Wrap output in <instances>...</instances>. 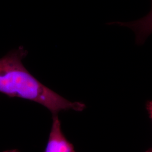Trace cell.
Segmentation results:
<instances>
[{"mask_svg": "<svg viewBox=\"0 0 152 152\" xmlns=\"http://www.w3.org/2000/svg\"><path fill=\"white\" fill-rule=\"evenodd\" d=\"M27 54V50L21 46L0 58L1 94L39 104L48 109L53 116L62 111L82 112L86 108L85 104L66 99L33 76L23 63Z\"/></svg>", "mask_w": 152, "mask_h": 152, "instance_id": "obj_1", "label": "cell"}, {"mask_svg": "<svg viewBox=\"0 0 152 152\" xmlns=\"http://www.w3.org/2000/svg\"><path fill=\"white\" fill-rule=\"evenodd\" d=\"M145 152H152V148H149L148 149L147 151H146Z\"/></svg>", "mask_w": 152, "mask_h": 152, "instance_id": "obj_4", "label": "cell"}, {"mask_svg": "<svg viewBox=\"0 0 152 152\" xmlns=\"http://www.w3.org/2000/svg\"><path fill=\"white\" fill-rule=\"evenodd\" d=\"M73 145L68 141L61 130L58 115L53 116V122L45 152H73Z\"/></svg>", "mask_w": 152, "mask_h": 152, "instance_id": "obj_2", "label": "cell"}, {"mask_svg": "<svg viewBox=\"0 0 152 152\" xmlns=\"http://www.w3.org/2000/svg\"><path fill=\"white\" fill-rule=\"evenodd\" d=\"M20 152L19 150L16 149H9V150H7L5 151L4 152Z\"/></svg>", "mask_w": 152, "mask_h": 152, "instance_id": "obj_3", "label": "cell"}, {"mask_svg": "<svg viewBox=\"0 0 152 152\" xmlns=\"http://www.w3.org/2000/svg\"><path fill=\"white\" fill-rule=\"evenodd\" d=\"M73 152H76V151H73Z\"/></svg>", "mask_w": 152, "mask_h": 152, "instance_id": "obj_5", "label": "cell"}]
</instances>
